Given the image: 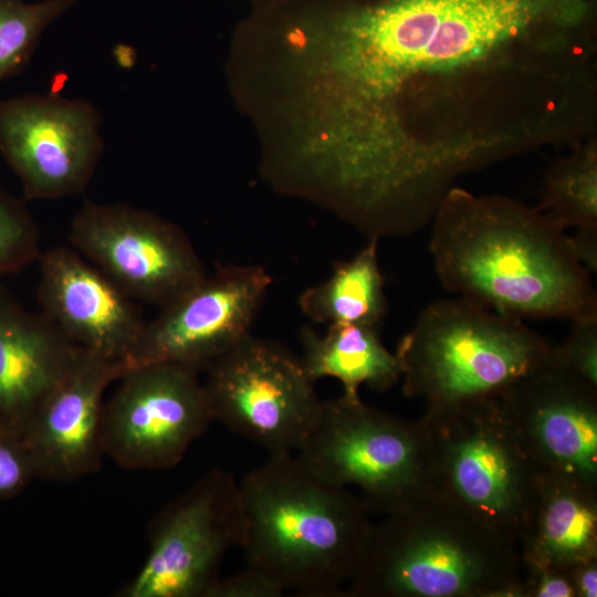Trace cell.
Returning a JSON list of instances; mask_svg holds the SVG:
<instances>
[{"mask_svg": "<svg viewBox=\"0 0 597 597\" xmlns=\"http://www.w3.org/2000/svg\"><path fill=\"white\" fill-rule=\"evenodd\" d=\"M224 65L276 193L367 239L597 128V0H248Z\"/></svg>", "mask_w": 597, "mask_h": 597, "instance_id": "1", "label": "cell"}, {"mask_svg": "<svg viewBox=\"0 0 597 597\" xmlns=\"http://www.w3.org/2000/svg\"><path fill=\"white\" fill-rule=\"evenodd\" d=\"M431 223L436 273L459 297L520 320L597 317L589 271L537 207L454 186Z\"/></svg>", "mask_w": 597, "mask_h": 597, "instance_id": "2", "label": "cell"}, {"mask_svg": "<svg viewBox=\"0 0 597 597\" xmlns=\"http://www.w3.org/2000/svg\"><path fill=\"white\" fill-rule=\"evenodd\" d=\"M239 491L245 565L285 591L344 596L374 525L363 499L320 476L296 453L270 455Z\"/></svg>", "mask_w": 597, "mask_h": 597, "instance_id": "3", "label": "cell"}, {"mask_svg": "<svg viewBox=\"0 0 597 597\" xmlns=\"http://www.w3.org/2000/svg\"><path fill=\"white\" fill-rule=\"evenodd\" d=\"M344 596L523 597L520 547L434 489L374 523Z\"/></svg>", "mask_w": 597, "mask_h": 597, "instance_id": "4", "label": "cell"}, {"mask_svg": "<svg viewBox=\"0 0 597 597\" xmlns=\"http://www.w3.org/2000/svg\"><path fill=\"white\" fill-rule=\"evenodd\" d=\"M551 350L523 320L459 297L427 305L395 355L402 394L436 415L501 400Z\"/></svg>", "mask_w": 597, "mask_h": 597, "instance_id": "5", "label": "cell"}, {"mask_svg": "<svg viewBox=\"0 0 597 597\" xmlns=\"http://www.w3.org/2000/svg\"><path fill=\"white\" fill-rule=\"evenodd\" d=\"M295 453L328 482L357 488L369 511L384 516L436 489L425 421L398 418L360 397L322 401Z\"/></svg>", "mask_w": 597, "mask_h": 597, "instance_id": "6", "label": "cell"}, {"mask_svg": "<svg viewBox=\"0 0 597 597\" xmlns=\"http://www.w3.org/2000/svg\"><path fill=\"white\" fill-rule=\"evenodd\" d=\"M436 489L519 545L538 470L500 401L426 415Z\"/></svg>", "mask_w": 597, "mask_h": 597, "instance_id": "7", "label": "cell"}, {"mask_svg": "<svg viewBox=\"0 0 597 597\" xmlns=\"http://www.w3.org/2000/svg\"><path fill=\"white\" fill-rule=\"evenodd\" d=\"M245 522L239 483L213 469L155 517L149 552L123 597H207L231 548H242Z\"/></svg>", "mask_w": 597, "mask_h": 597, "instance_id": "8", "label": "cell"}, {"mask_svg": "<svg viewBox=\"0 0 597 597\" xmlns=\"http://www.w3.org/2000/svg\"><path fill=\"white\" fill-rule=\"evenodd\" d=\"M206 371L203 388L213 420L270 455L300 449L323 401L300 358L250 334Z\"/></svg>", "mask_w": 597, "mask_h": 597, "instance_id": "9", "label": "cell"}, {"mask_svg": "<svg viewBox=\"0 0 597 597\" xmlns=\"http://www.w3.org/2000/svg\"><path fill=\"white\" fill-rule=\"evenodd\" d=\"M104 401L105 457L127 470L176 467L213 421L198 373L171 363L128 367Z\"/></svg>", "mask_w": 597, "mask_h": 597, "instance_id": "10", "label": "cell"}, {"mask_svg": "<svg viewBox=\"0 0 597 597\" xmlns=\"http://www.w3.org/2000/svg\"><path fill=\"white\" fill-rule=\"evenodd\" d=\"M69 241L133 300L159 308L207 275L178 226L125 203L86 200L71 221Z\"/></svg>", "mask_w": 597, "mask_h": 597, "instance_id": "11", "label": "cell"}, {"mask_svg": "<svg viewBox=\"0 0 597 597\" xmlns=\"http://www.w3.org/2000/svg\"><path fill=\"white\" fill-rule=\"evenodd\" d=\"M273 283L261 265L221 264L146 322L125 369L151 363L207 370L251 334Z\"/></svg>", "mask_w": 597, "mask_h": 597, "instance_id": "12", "label": "cell"}, {"mask_svg": "<svg viewBox=\"0 0 597 597\" xmlns=\"http://www.w3.org/2000/svg\"><path fill=\"white\" fill-rule=\"evenodd\" d=\"M100 124L83 100L28 94L0 102V153L27 200L84 191L103 151Z\"/></svg>", "mask_w": 597, "mask_h": 597, "instance_id": "13", "label": "cell"}, {"mask_svg": "<svg viewBox=\"0 0 597 597\" xmlns=\"http://www.w3.org/2000/svg\"><path fill=\"white\" fill-rule=\"evenodd\" d=\"M499 401L540 472L597 486V387L549 355Z\"/></svg>", "mask_w": 597, "mask_h": 597, "instance_id": "14", "label": "cell"}, {"mask_svg": "<svg viewBox=\"0 0 597 597\" xmlns=\"http://www.w3.org/2000/svg\"><path fill=\"white\" fill-rule=\"evenodd\" d=\"M124 373L121 364L80 349L45 395L21 437L36 479L71 482L100 470L104 394Z\"/></svg>", "mask_w": 597, "mask_h": 597, "instance_id": "15", "label": "cell"}, {"mask_svg": "<svg viewBox=\"0 0 597 597\" xmlns=\"http://www.w3.org/2000/svg\"><path fill=\"white\" fill-rule=\"evenodd\" d=\"M36 262L41 313L72 343L125 370L146 324L135 300L74 248H50Z\"/></svg>", "mask_w": 597, "mask_h": 597, "instance_id": "16", "label": "cell"}, {"mask_svg": "<svg viewBox=\"0 0 597 597\" xmlns=\"http://www.w3.org/2000/svg\"><path fill=\"white\" fill-rule=\"evenodd\" d=\"M81 347L0 285V431L19 438Z\"/></svg>", "mask_w": 597, "mask_h": 597, "instance_id": "17", "label": "cell"}, {"mask_svg": "<svg viewBox=\"0 0 597 597\" xmlns=\"http://www.w3.org/2000/svg\"><path fill=\"white\" fill-rule=\"evenodd\" d=\"M519 547L564 569L597 558V486L538 471Z\"/></svg>", "mask_w": 597, "mask_h": 597, "instance_id": "18", "label": "cell"}, {"mask_svg": "<svg viewBox=\"0 0 597 597\" xmlns=\"http://www.w3.org/2000/svg\"><path fill=\"white\" fill-rule=\"evenodd\" d=\"M300 342V360L307 377L313 383L326 377L339 380L345 397H359L363 384L373 390L386 391L400 379L397 357L383 344L378 327L331 324L321 336L304 326Z\"/></svg>", "mask_w": 597, "mask_h": 597, "instance_id": "19", "label": "cell"}, {"mask_svg": "<svg viewBox=\"0 0 597 597\" xmlns=\"http://www.w3.org/2000/svg\"><path fill=\"white\" fill-rule=\"evenodd\" d=\"M378 242L369 239L350 260L335 264L325 281L305 289L297 300L301 312L318 324L378 327L387 312Z\"/></svg>", "mask_w": 597, "mask_h": 597, "instance_id": "20", "label": "cell"}, {"mask_svg": "<svg viewBox=\"0 0 597 597\" xmlns=\"http://www.w3.org/2000/svg\"><path fill=\"white\" fill-rule=\"evenodd\" d=\"M559 228L597 234V138L572 146L546 174L537 206Z\"/></svg>", "mask_w": 597, "mask_h": 597, "instance_id": "21", "label": "cell"}, {"mask_svg": "<svg viewBox=\"0 0 597 597\" xmlns=\"http://www.w3.org/2000/svg\"><path fill=\"white\" fill-rule=\"evenodd\" d=\"M76 0H0V82L30 61L44 30Z\"/></svg>", "mask_w": 597, "mask_h": 597, "instance_id": "22", "label": "cell"}, {"mask_svg": "<svg viewBox=\"0 0 597 597\" xmlns=\"http://www.w3.org/2000/svg\"><path fill=\"white\" fill-rule=\"evenodd\" d=\"M40 233L25 203L0 185V276L38 261Z\"/></svg>", "mask_w": 597, "mask_h": 597, "instance_id": "23", "label": "cell"}, {"mask_svg": "<svg viewBox=\"0 0 597 597\" xmlns=\"http://www.w3.org/2000/svg\"><path fill=\"white\" fill-rule=\"evenodd\" d=\"M567 338L552 347V360L585 383L597 387V317L572 321Z\"/></svg>", "mask_w": 597, "mask_h": 597, "instance_id": "24", "label": "cell"}, {"mask_svg": "<svg viewBox=\"0 0 597 597\" xmlns=\"http://www.w3.org/2000/svg\"><path fill=\"white\" fill-rule=\"evenodd\" d=\"M34 479L35 468L22 439L0 431V500L18 495Z\"/></svg>", "mask_w": 597, "mask_h": 597, "instance_id": "25", "label": "cell"}, {"mask_svg": "<svg viewBox=\"0 0 597 597\" xmlns=\"http://www.w3.org/2000/svg\"><path fill=\"white\" fill-rule=\"evenodd\" d=\"M523 597H576L569 570L522 558Z\"/></svg>", "mask_w": 597, "mask_h": 597, "instance_id": "26", "label": "cell"}, {"mask_svg": "<svg viewBox=\"0 0 597 597\" xmlns=\"http://www.w3.org/2000/svg\"><path fill=\"white\" fill-rule=\"evenodd\" d=\"M284 593L276 582L245 565L234 575L220 577L207 597H280Z\"/></svg>", "mask_w": 597, "mask_h": 597, "instance_id": "27", "label": "cell"}, {"mask_svg": "<svg viewBox=\"0 0 597 597\" xmlns=\"http://www.w3.org/2000/svg\"><path fill=\"white\" fill-rule=\"evenodd\" d=\"M576 597L597 596V558H593L569 568Z\"/></svg>", "mask_w": 597, "mask_h": 597, "instance_id": "28", "label": "cell"}]
</instances>
